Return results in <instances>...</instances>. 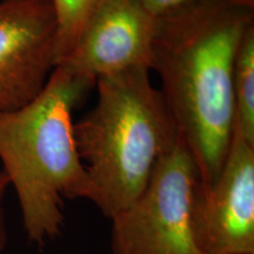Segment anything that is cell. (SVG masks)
<instances>
[{
	"label": "cell",
	"instance_id": "4",
	"mask_svg": "<svg viewBox=\"0 0 254 254\" xmlns=\"http://www.w3.org/2000/svg\"><path fill=\"white\" fill-rule=\"evenodd\" d=\"M199 183L194 159L179 138L140 195L111 218L112 254H202L192 231Z\"/></svg>",
	"mask_w": 254,
	"mask_h": 254
},
{
	"label": "cell",
	"instance_id": "10",
	"mask_svg": "<svg viewBox=\"0 0 254 254\" xmlns=\"http://www.w3.org/2000/svg\"><path fill=\"white\" fill-rule=\"evenodd\" d=\"M148 13L160 19L172 14L184 7L194 4L199 0H136Z\"/></svg>",
	"mask_w": 254,
	"mask_h": 254
},
{
	"label": "cell",
	"instance_id": "3",
	"mask_svg": "<svg viewBox=\"0 0 254 254\" xmlns=\"http://www.w3.org/2000/svg\"><path fill=\"white\" fill-rule=\"evenodd\" d=\"M94 107L73 124L77 151L95 190L93 204L111 219L150 182L179 133L150 69L98 78Z\"/></svg>",
	"mask_w": 254,
	"mask_h": 254
},
{
	"label": "cell",
	"instance_id": "8",
	"mask_svg": "<svg viewBox=\"0 0 254 254\" xmlns=\"http://www.w3.org/2000/svg\"><path fill=\"white\" fill-rule=\"evenodd\" d=\"M234 126L254 145V24L247 28L236 56L233 71Z\"/></svg>",
	"mask_w": 254,
	"mask_h": 254
},
{
	"label": "cell",
	"instance_id": "1",
	"mask_svg": "<svg viewBox=\"0 0 254 254\" xmlns=\"http://www.w3.org/2000/svg\"><path fill=\"white\" fill-rule=\"evenodd\" d=\"M254 9L199 0L159 19L151 69L204 185L217 179L234 125L233 71Z\"/></svg>",
	"mask_w": 254,
	"mask_h": 254
},
{
	"label": "cell",
	"instance_id": "7",
	"mask_svg": "<svg viewBox=\"0 0 254 254\" xmlns=\"http://www.w3.org/2000/svg\"><path fill=\"white\" fill-rule=\"evenodd\" d=\"M158 24L136 0H106L58 66L94 82L133 68L151 71Z\"/></svg>",
	"mask_w": 254,
	"mask_h": 254
},
{
	"label": "cell",
	"instance_id": "6",
	"mask_svg": "<svg viewBox=\"0 0 254 254\" xmlns=\"http://www.w3.org/2000/svg\"><path fill=\"white\" fill-rule=\"evenodd\" d=\"M57 20L50 0L0 1V113L36 99L56 68Z\"/></svg>",
	"mask_w": 254,
	"mask_h": 254
},
{
	"label": "cell",
	"instance_id": "2",
	"mask_svg": "<svg viewBox=\"0 0 254 254\" xmlns=\"http://www.w3.org/2000/svg\"><path fill=\"white\" fill-rule=\"evenodd\" d=\"M94 85L57 66L36 99L0 113L1 171L17 192L27 239L39 249L62 236L65 200H95L72 120Z\"/></svg>",
	"mask_w": 254,
	"mask_h": 254
},
{
	"label": "cell",
	"instance_id": "9",
	"mask_svg": "<svg viewBox=\"0 0 254 254\" xmlns=\"http://www.w3.org/2000/svg\"><path fill=\"white\" fill-rule=\"evenodd\" d=\"M57 20L56 67L73 50L106 0H50Z\"/></svg>",
	"mask_w": 254,
	"mask_h": 254
},
{
	"label": "cell",
	"instance_id": "11",
	"mask_svg": "<svg viewBox=\"0 0 254 254\" xmlns=\"http://www.w3.org/2000/svg\"><path fill=\"white\" fill-rule=\"evenodd\" d=\"M9 186L7 177L2 171H0V252L4 251L8 243L7 227H6V218L4 209V199L6 194V190Z\"/></svg>",
	"mask_w": 254,
	"mask_h": 254
},
{
	"label": "cell",
	"instance_id": "12",
	"mask_svg": "<svg viewBox=\"0 0 254 254\" xmlns=\"http://www.w3.org/2000/svg\"><path fill=\"white\" fill-rule=\"evenodd\" d=\"M211 1L224 2V4L239 6V7H246L254 9V0H211Z\"/></svg>",
	"mask_w": 254,
	"mask_h": 254
},
{
	"label": "cell",
	"instance_id": "5",
	"mask_svg": "<svg viewBox=\"0 0 254 254\" xmlns=\"http://www.w3.org/2000/svg\"><path fill=\"white\" fill-rule=\"evenodd\" d=\"M192 231L202 254H254V145L234 125L217 179L195 190Z\"/></svg>",
	"mask_w": 254,
	"mask_h": 254
}]
</instances>
